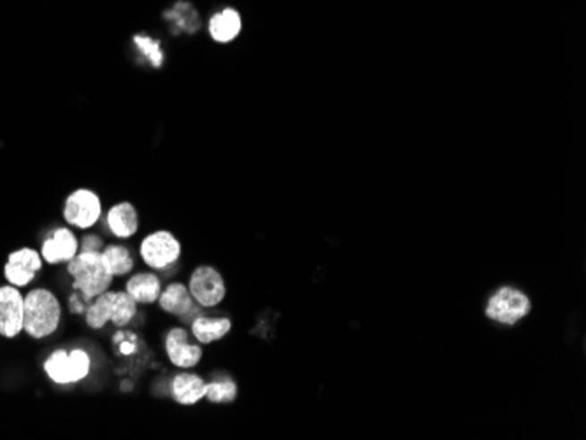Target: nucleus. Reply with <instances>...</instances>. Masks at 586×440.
I'll use <instances>...</instances> for the list:
<instances>
[{"label":"nucleus","mask_w":586,"mask_h":440,"mask_svg":"<svg viewBox=\"0 0 586 440\" xmlns=\"http://www.w3.org/2000/svg\"><path fill=\"white\" fill-rule=\"evenodd\" d=\"M188 290L202 308H215L224 302L226 295L225 281L213 267L202 265L193 270Z\"/></svg>","instance_id":"1a4fd4ad"},{"label":"nucleus","mask_w":586,"mask_h":440,"mask_svg":"<svg viewBox=\"0 0 586 440\" xmlns=\"http://www.w3.org/2000/svg\"><path fill=\"white\" fill-rule=\"evenodd\" d=\"M102 215V202L97 193L87 188H80L72 191L64 206V220L67 224L80 228V230H89L95 226Z\"/></svg>","instance_id":"0eeeda50"},{"label":"nucleus","mask_w":586,"mask_h":440,"mask_svg":"<svg viewBox=\"0 0 586 440\" xmlns=\"http://www.w3.org/2000/svg\"><path fill=\"white\" fill-rule=\"evenodd\" d=\"M125 292L136 300L137 304H153L162 293L160 279L151 272L136 274L127 281Z\"/></svg>","instance_id":"4468645a"},{"label":"nucleus","mask_w":586,"mask_h":440,"mask_svg":"<svg viewBox=\"0 0 586 440\" xmlns=\"http://www.w3.org/2000/svg\"><path fill=\"white\" fill-rule=\"evenodd\" d=\"M158 304L169 314L186 316L193 312V297L183 283L169 284L158 297Z\"/></svg>","instance_id":"2eb2a0df"},{"label":"nucleus","mask_w":586,"mask_h":440,"mask_svg":"<svg viewBox=\"0 0 586 440\" xmlns=\"http://www.w3.org/2000/svg\"><path fill=\"white\" fill-rule=\"evenodd\" d=\"M232 323L226 317H208L200 316L191 321V332L195 339L202 344H211L224 339L230 332Z\"/></svg>","instance_id":"a211bd4d"},{"label":"nucleus","mask_w":586,"mask_h":440,"mask_svg":"<svg viewBox=\"0 0 586 440\" xmlns=\"http://www.w3.org/2000/svg\"><path fill=\"white\" fill-rule=\"evenodd\" d=\"M242 21L235 9H224L209 20V34L217 43H230L241 32Z\"/></svg>","instance_id":"dca6fc26"},{"label":"nucleus","mask_w":586,"mask_h":440,"mask_svg":"<svg viewBox=\"0 0 586 440\" xmlns=\"http://www.w3.org/2000/svg\"><path fill=\"white\" fill-rule=\"evenodd\" d=\"M102 260L113 275H125V274L132 272V268H134V260L131 257V251L118 244L107 246L102 251Z\"/></svg>","instance_id":"6ab92c4d"},{"label":"nucleus","mask_w":586,"mask_h":440,"mask_svg":"<svg viewBox=\"0 0 586 440\" xmlns=\"http://www.w3.org/2000/svg\"><path fill=\"white\" fill-rule=\"evenodd\" d=\"M137 314V302L127 292H104L95 297L87 309V325L98 330L104 328L109 321L123 328L127 326Z\"/></svg>","instance_id":"7ed1b4c3"},{"label":"nucleus","mask_w":586,"mask_h":440,"mask_svg":"<svg viewBox=\"0 0 586 440\" xmlns=\"http://www.w3.org/2000/svg\"><path fill=\"white\" fill-rule=\"evenodd\" d=\"M166 351L174 367L191 368L202 358V348L188 343V334L184 328H173L166 337Z\"/></svg>","instance_id":"f8f14e48"},{"label":"nucleus","mask_w":586,"mask_h":440,"mask_svg":"<svg viewBox=\"0 0 586 440\" xmlns=\"http://www.w3.org/2000/svg\"><path fill=\"white\" fill-rule=\"evenodd\" d=\"M531 300L520 290L502 286L492 295L487 306V316L500 325H516L522 317L531 312Z\"/></svg>","instance_id":"39448f33"},{"label":"nucleus","mask_w":586,"mask_h":440,"mask_svg":"<svg viewBox=\"0 0 586 440\" xmlns=\"http://www.w3.org/2000/svg\"><path fill=\"white\" fill-rule=\"evenodd\" d=\"M62 321V304L47 288H34L23 295V332L43 341L51 337Z\"/></svg>","instance_id":"f257e3e1"},{"label":"nucleus","mask_w":586,"mask_h":440,"mask_svg":"<svg viewBox=\"0 0 586 440\" xmlns=\"http://www.w3.org/2000/svg\"><path fill=\"white\" fill-rule=\"evenodd\" d=\"M237 396V385L232 379L206 383V396L213 403H230Z\"/></svg>","instance_id":"aec40b11"},{"label":"nucleus","mask_w":586,"mask_h":440,"mask_svg":"<svg viewBox=\"0 0 586 440\" xmlns=\"http://www.w3.org/2000/svg\"><path fill=\"white\" fill-rule=\"evenodd\" d=\"M109 232L118 239H129L139 230L136 207L131 202H120L107 213Z\"/></svg>","instance_id":"ddd939ff"},{"label":"nucleus","mask_w":586,"mask_h":440,"mask_svg":"<svg viewBox=\"0 0 586 440\" xmlns=\"http://www.w3.org/2000/svg\"><path fill=\"white\" fill-rule=\"evenodd\" d=\"M45 374L58 386L76 385L89 377L91 360L85 350H56L45 360Z\"/></svg>","instance_id":"20e7f679"},{"label":"nucleus","mask_w":586,"mask_h":440,"mask_svg":"<svg viewBox=\"0 0 586 440\" xmlns=\"http://www.w3.org/2000/svg\"><path fill=\"white\" fill-rule=\"evenodd\" d=\"M139 253H140L142 262L148 267L164 270L180 260V241L171 232L158 230V232H153L148 237H144V241L140 242Z\"/></svg>","instance_id":"423d86ee"},{"label":"nucleus","mask_w":586,"mask_h":440,"mask_svg":"<svg viewBox=\"0 0 586 440\" xmlns=\"http://www.w3.org/2000/svg\"><path fill=\"white\" fill-rule=\"evenodd\" d=\"M134 43H136L139 51L151 62L153 67H160L162 62H164V55H162V49H160V43L146 38V36H136L134 38Z\"/></svg>","instance_id":"412c9836"},{"label":"nucleus","mask_w":586,"mask_h":440,"mask_svg":"<svg viewBox=\"0 0 586 440\" xmlns=\"http://www.w3.org/2000/svg\"><path fill=\"white\" fill-rule=\"evenodd\" d=\"M173 396L181 405H195L206 396V383L195 374H180L173 381Z\"/></svg>","instance_id":"f3484780"},{"label":"nucleus","mask_w":586,"mask_h":440,"mask_svg":"<svg viewBox=\"0 0 586 440\" xmlns=\"http://www.w3.org/2000/svg\"><path fill=\"white\" fill-rule=\"evenodd\" d=\"M67 272L74 279L72 288L81 293L85 302L107 292L115 277L104 264L100 251H78L67 264Z\"/></svg>","instance_id":"f03ea898"},{"label":"nucleus","mask_w":586,"mask_h":440,"mask_svg":"<svg viewBox=\"0 0 586 440\" xmlns=\"http://www.w3.org/2000/svg\"><path fill=\"white\" fill-rule=\"evenodd\" d=\"M102 248V239L97 235H87L80 242V251H98Z\"/></svg>","instance_id":"4be33fe9"},{"label":"nucleus","mask_w":586,"mask_h":440,"mask_svg":"<svg viewBox=\"0 0 586 440\" xmlns=\"http://www.w3.org/2000/svg\"><path fill=\"white\" fill-rule=\"evenodd\" d=\"M23 332V293L11 284L0 286V337L16 339Z\"/></svg>","instance_id":"9b49d317"},{"label":"nucleus","mask_w":586,"mask_h":440,"mask_svg":"<svg viewBox=\"0 0 586 440\" xmlns=\"http://www.w3.org/2000/svg\"><path fill=\"white\" fill-rule=\"evenodd\" d=\"M80 251V241L67 226L53 228L41 242V257L47 265L69 264Z\"/></svg>","instance_id":"9d476101"},{"label":"nucleus","mask_w":586,"mask_h":440,"mask_svg":"<svg viewBox=\"0 0 586 440\" xmlns=\"http://www.w3.org/2000/svg\"><path fill=\"white\" fill-rule=\"evenodd\" d=\"M43 257L34 248H20L9 253L4 265V279L7 284L16 288H27L34 283L38 274L43 270Z\"/></svg>","instance_id":"6e6552de"}]
</instances>
